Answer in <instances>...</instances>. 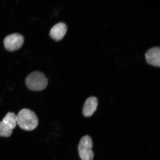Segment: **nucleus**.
Segmentation results:
<instances>
[{"label":"nucleus","instance_id":"f257e3e1","mask_svg":"<svg viewBox=\"0 0 160 160\" xmlns=\"http://www.w3.org/2000/svg\"><path fill=\"white\" fill-rule=\"evenodd\" d=\"M17 123L20 128L25 131H31L38 125V119L31 110L22 109L17 116Z\"/></svg>","mask_w":160,"mask_h":160},{"label":"nucleus","instance_id":"f03ea898","mask_svg":"<svg viewBox=\"0 0 160 160\" xmlns=\"http://www.w3.org/2000/svg\"><path fill=\"white\" fill-rule=\"evenodd\" d=\"M25 83L28 88L32 91H41L47 88L48 81L43 73L35 71L27 76Z\"/></svg>","mask_w":160,"mask_h":160},{"label":"nucleus","instance_id":"7ed1b4c3","mask_svg":"<svg viewBox=\"0 0 160 160\" xmlns=\"http://www.w3.org/2000/svg\"><path fill=\"white\" fill-rule=\"evenodd\" d=\"M92 148V141L89 136L85 135L82 138L78 146L79 155L81 160H93Z\"/></svg>","mask_w":160,"mask_h":160},{"label":"nucleus","instance_id":"20e7f679","mask_svg":"<svg viewBox=\"0 0 160 160\" xmlns=\"http://www.w3.org/2000/svg\"><path fill=\"white\" fill-rule=\"evenodd\" d=\"M24 39L23 36L19 33H13L8 35L3 41L6 49L9 51H14L20 48L23 45Z\"/></svg>","mask_w":160,"mask_h":160},{"label":"nucleus","instance_id":"39448f33","mask_svg":"<svg viewBox=\"0 0 160 160\" xmlns=\"http://www.w3.org/2000/svg\"><path fill=\"white\" fill-rule=\"evenodd\" d=\"M67 31L66 24L60 22L55 25L50 32L51 37L56 41H59L63 38Z\"/></svg>","mask_w":160,"mask_h":160},{"label":"nucleus","instance_id":"423d86ee","mask_svg":"<svg viewBox=\"0 0 160 160\" xmlns=\"http://www.w3.org/2000/svg\"><path fill=\"white\" fill-rule=\"evenodd\" d=\"M160 48L155 47L148 50L145 54V58L148 63L155 67H160Z\"/></svg>","mask_w":160,"mask_h":160},{"label":"nucleus","instance_id":"0eeeda50","mask_svg":"<svg viewBox=\"0 0 160 160\" xmlns=\"http://www.w3.org/2000/svg\"><path fill=\"white\" fill-rule=\"evenodd\" d=\"M98 101L97 98L90 97L86 100L83 108V114L86 117H91L97 109Z\"/></svg>","mask_w":160,"mask_h":160},{"label":"nucleus","instance_id":"6e6552de","mask_svg":"<svg viewBox=\"0 0 160 160\" xmlns=\"http://www.w3.org/2000/svg\"><path fill=\"white\" fill-rule=\"evenodd\" d=\"M2 121L13 129L17 124V115L13 112H8L3 118Z\"/></svg>","mask_w":160,"mask_h":160},{"label":"nucleus","instance_id":"1a4fd4ad","mask_svg":"<svg viewBox=\"0 0 160 160\" xmlns=\"http://www.w3.org/2000/svg\"><path fill=\"white\" fill-rule=\"evenodd\" d=\"M13 129L3 121L0 122V136L8 137L12 133Z\"/></svg>","mask_w":160,"mask_h":160}]
</instances>
